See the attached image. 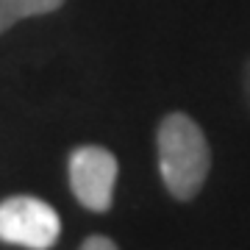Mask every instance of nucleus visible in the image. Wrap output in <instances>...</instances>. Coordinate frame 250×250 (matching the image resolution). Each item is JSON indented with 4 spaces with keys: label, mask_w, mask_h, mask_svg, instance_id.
Masks as SVG:
<instances>
[{
    "label": "nucleus",
    "mask_w": 250,
    "mask_h": 250,
    "mask_svg": "<svg viewBox=\"0 0 250 250\" xmlns=\"http://www.w3.org/2000/svg\"><path fill=\"white\" fill-rule=\"evenodd\" d=\"M161 184L175 200L189 203L200 195L211 172V147L203 128L184 111H170L156 128Z\"/></svg>",
    "instance_id": "f257e3e1"
},
{
    "label": "nucleus",
    "mask_w": 250,
    "mask_h": 250,
    "mask_svg": "<svg viewBox=\"0 0 250 250\" xmlns=\"http://www.w3.org/2000/svg\"><path fill=\"white\" fill-rule=\"evenodd\" d=\"M62 236V220L50 203L34 195L0 200V242L25 250H47Z\"/></svg>",
    "instance_id": "f03ea898"
},
{
    "label": "nucleus",
    "mask_w": 250,
    "mask_h": 250,
    "mask_svg": "<svg viewBox=\"0 0 250 250\" xmlns=\"http://www.w3.org/2000/svg\"><path fill=\"white\" fill-rule=\"evenodd\" d=\"M67 175L75 200L95 214H106L114 203V187L120 175L117 156L103 145H81L70 153Z\"/></svg>",
    "instance_id": "7ed1b4c3"
},
{
    "label": "nucleus",
    "mask_w": 250,
    "mask_h": 250,
    "mask_svg": "<svg viewBox=\"0 0 250 250\" xmlns=\"http://www.w3.org/2000/svg\"><path fill=\"white\" fill-rule=\"evenodd\" d=\"M64 6V0H0V34L28 17L53 14Z\"/></svg>",
    "instance_id": "20e7f679"
},
{
    "label": "nucleus",
    "mask_w": 250,
    "mask_h": 250,
    "mask_svg": "<svg viewBox=\"0 0 250 250\" xmlns=\"http://www.w3.org/2000/svg\"><path fill=\"white\" fill-rule=\"evenodd\" d=\"M78 250H120L117 248V242L111 239V236H103V233H92V236H86V239L81 242Z\"/></svg>",
    "instance_id": "39448f33"
},
{
    "label": "nucleus",
    "mask_w": 250,
    "mask_h": 250,
    "mask_svg": "<svg viewBox=\"0 0 250 250\" xmlns=\"http://www.w3.org/2000/svg\"><path fill=\"white\" fill-rule=\"evenodd\" d=\"M242 92H245V100L250 106V59L245 62V72H242Z\"/></svg>",
    "instance_id": "423d86ee"
}]
</instances>
